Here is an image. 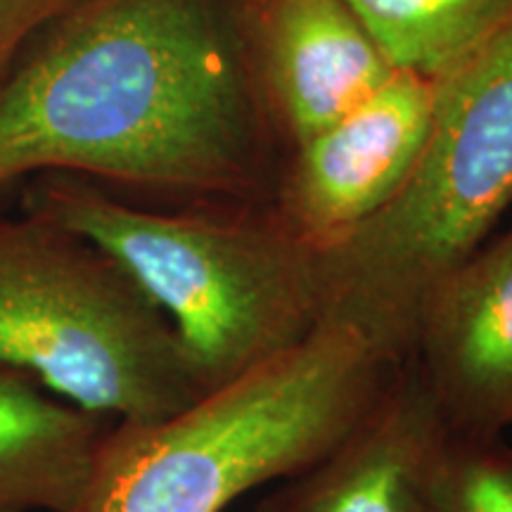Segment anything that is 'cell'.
I'll use <instances>...</instances> for the list:
<instances>
[{
	"mask_svg": "<svg viewBox=\"0 0 512 512\" xmlns=\"http://www.w3.org/2000/svg\"><path fill=\"white\" fill-rule=\"evenodd\" d=\"M24 211L91 242L138 285L174 328L204 394L320 325L316 249L271 204L143 209L88 178L48 174Z\"/></svg>",
	"mask_w": 512,
	"mask_h": 512,
	"instance_id": "cell-2",
	"label": "cell"
},
{
	"mask_svg": "<svg viewBox=\"0 0 512 512\" xmlns=\"http://www.w3.org/2000/svg\"><path fill=\"white\" fill-rule=\"evenodd\" d=\"M401 72L446 79L512 19V0H344Z\"/></svg>",
	"mask_w": 512,
	"mask_h": 512,
	"instance_id": "cell-11",
	"label": "cell"
},
{
	"mask_svg": "<svg viewBox=\"0 0 512 512\" xmlns=\"http://www.w3.org/2000/svg\"><path fill=\"white\" fill-rule=\"evenodd\" d=\"M0 363L114 422L169 418L204 392L169 320L91 242L0 219Z\"/></svg>",
	"mask_w": 512,
	"mask_h": 512,
	"instance_id": "cell-5",
	"label": "cell"
},
{
	"mask_svg": "<svg viewBox=\"0 0 512 512\" xmlns=\"http://www.w3.org/2000/svg\"><path fill=\"white\" fill-rule=\"evenodd\" d=\"M399 370L358 332L320 323L169 418L114 422L79 512H223L347 439Z\"/></svg>",
	"mask_w": 512,
	"mask_h": 512,
	"instance_id": "cell-3",
	"label": "cell"
},
{
	"mask_svg": "<svg viewBox=\"0 0 512 512\" xmlns=\"http://www.w3.org/2000/svg\"><path fill=\"white\" fill-rule=\"evenodd\" d=\"M275 136L287 147L361 105L396 69L344 0H240Z\"/></svg>",
	"mask_w": 512,
	"mask_h": 512,
	"instance_id": "cell-8",
	"label": "cell"
},
{
	"mask_svg": "<svg viewBox=\"0 0 512 512\" xmlns=\"http://www.w3.org/2000/svg\"><path fill=\"white\" fill-rule=\"evenodd\" d=\"M448 439L430 392L403 363L368 418L256 512H432Z\"/></svg>",
	"mask_w": 512,
	"mask_h": 512,
	"instance_id": "cell-9",
	"label": "cell"
},
{
	"mask_svg": "<svg viewBox=\"0 0 512 512\" xmlns=\"http://www.w3.org/2000/svg\"><path fill=\"white\" fill-rule=\"evenodd\" d=\"M508 446H510V453H512V434L508 437Z\"/></svg>",
	"mask_w": 512,
	"mask_h": 512,
	"instance_id": "cell-14",
	"label": "cell"
},
{
	"mask_svg": "<svg viewBox=\"0 0 512 512\" xmlns=\"http://www.w3.org/2000/svg\"><path fill=\"white\" fill-rule=\"evenodd\" d=\"M512 207V19L441 86L432 131L399 192L316 249L320 323L403 366L432 294Z\"/></svg>",
	"mask_w": 512,
	"mask_h": 512,
	"instance_id": "cell-4",
	"label": "cell"
},
{
	"mask_svg": "<svg viewBox=\"0 0 512 512\" xmlns=\"http://www.w3.org/2000/svg\"><path fill=\"white\" fill-rule=\"evenodd\" d=\"M112 425L0 363V512H79Z\"/></svg>",
	"mask_w": 512,
	"mask_h": 512,
	"instance_id": "cell-10",
	"label": "cell"
},
{
	"mask_svg": "<svg viewBox=\"0 0 512 512\" xmlns=\"http://www.w3.org/2000/svg\"><path fill=\"white\" fill-rule=\"evenodd\" d=\"M441 86L396 69L361 105L290 147L268 202L278 219L318 249L375 216L418 162Z\"/></svg>",
	"mask_w": 512,
	"mask_h": 512,
	"instance_id": "cell-6",
	"label": "cell"
},
{
	"mask_svg": "<svg viewBox=\"0 0 512 512\" xmlns=\"http://www.w3.org/2000/svg\"><path fill=\"white\" fill-rule=\"evenodd\" d=\"M432 512H512L508 439H448L432 491Z\"/></svg>",
	"mask_w": 512,
	"mask_h": 512,
	"instance_id": "cell-12",
	"label": "cell"
},
{
	"mask_svg": "<svg viewBox=\"0 0 512 512\" xmlns=\"http://www.w3.org/2000/svg\"><path fill=\"white\" fill-rule=\"evenodd\" d=\"M406 363L430 392L451 437H510L512 223L432 294Z\"/></svg>",
	"mask_w": 512,
	"mask_h": 512,
	"instance_id": "cell-7",
	"label": "cell"
},
{
	"mask_svg": "<svg viewBox=\"0 0 512 512\" xmlns=\"http://www.w3.org/2000/svg\"><path fill=\"white\" fill-rule=\"evenodd\" d=\"M76 0H0V79L19 48L48 29Z\"/></svg>",
	"mask_w": 512,
	"mask_h": 512,
	"instance_id": "cell-13",
	"label": "cell"
},
{
	"mask_svg": "<svg viewBox=\"0 0 512 512\" xmlns=\"http://www.w3.org/2000/svg\"><path fill=\"white\" fill-rule=\"evenodd\" d=\"M273 136L240 0H76L0 79V188L67 174L268 204Z\"/></svg>",
	"mask_w": 512,
	"mask_h": 512,
	"instance_id": "cell-1",
	"label": "cell"
}]
</instances>
